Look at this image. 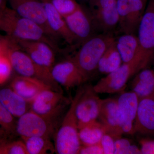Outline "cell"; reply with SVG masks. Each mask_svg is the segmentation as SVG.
Masks as SVG:
<instances>
[{"mask_svg":"<svg viewBox=\"0 0 154 154\" xmlns=\"http://www.w3.org/2000/svg\"><path fill=\"white\" fill-rule=\"evenodd\" d=\"M0 30L15 40L42 41L54 50L57 47L55 42L40 26L21 17L11 8L0 10Z\"/></svg>","mask_w":154,"mask_h":154,"instance_id":"1","label":"cell"},{"mask_svg":"<svg viewBox=\"0 0 154 154\" xmlns=\"http://www.w3.org/2000/svg\"><path fill=\"white\" fill-rule=\"evenodd\" d=\"M84 90V87H81L77 90L57 132L54 143L56 153L79 154L82 145L79 137L75 110L77 103Z\"/></svg>","mask_w":154,"mask_h":154,"instance_id":"2","label":"cell"},{"mask_svg":"<svg viewBox=\"0 0 154 154\" xmlns=\"http://www.w3.org/2000/svg\"><path fill=\"white\" fill-rule=\"evenodd\" d=\"M111 33L94 35L83 42L74 58L86 81L97 69L99 60L115 41Z\"/></svg>","mask_w":154,"mask_h":154,"instance_id":"3","label":"cell"},{"mask_svg":"<svg viewBox=\"0 0 154 154\" xmlns=\"http://www.w3.org/2000/svg\"><path fill=\"white\" fill-rule=\"evenodd\" d=\"M149 64L142 59L123 63L118 69L99 80L93 86L98 94H112L124 91L128 80Z\"/></svg>","mask_w":154,"mask_h":154,"instance_id":"4","label":"cell"},{"mask_svg":"<svg viewBox=\"0 0 154 154\" xmlns=\"http://www.w3.org/2000/svg\"><path fill=\"white\" fill-rule=\"evenodd\" d=\"M8 56L13 70L19 75L37 79L50 86L53 90L60 91L51 73L37 65L26 53L19 48L10 51Z\"/></svg>","mask_w":154,"mask_h":154,"instance_id":"5","label":"cell"},{"mask_svg":"<svg viewBox=\"0 0 154 154\" xmlns=\"http://www.w3.org/2000/svg\"><path fill=\"white\" fill-rule=\"evenodd\" d=\"M71 102L64 96L61 91L46 89L40 92L30 102V110L54 122Z\"/></svg>","mask_w":154,"mask_h":154,"instance_id":"6","label":"cell"},{"mask_svg":"<svg viewBox=\"0 0 154 154\" xmlns=\"http://www.w3.org/2000/svg\"><path fill=\"white\" fill-rule=\"evenodd\" d=\"M88 2L95 30L110 33L118 25L117 0H89Z\"/></svg>","mask_w":154,"mask_h":154,"instance_id":"7","label":"cell"},{"mask_svg":"<svg viewBox=\"0 0 154 154\" xmlns=\"http://www.w3.org/2000/svg\"><path fill=\"white\" fill-rule=\"evenodd\" d=\"M146 4L143 0H117L118 25L123 34L136 35Z\"/></svg>","mask_w":154,"mask_h":154,"instance_id":"8","label":"cell"},{"mask_svg":"<svg viewBox=\"0 0 154 154\" xmlns=\"http://www.w3.org/2000/svg\"><path fill=\"white\" fill-rule=\"evenodd\" d=\"M11 8L17 14L40 26L51 39L58 38L48 22L44 3L39 0H9Z\"/></svg>","mask_w":154,"mask_h":154,"instance_id":"9","label":"cell"},{"mask_svg":"<svg viewBox=\"0 0 154 154\" xmlns=\"http://www.w3.org/2000/svg\"><path fill=\"white\" fill-rule=\"evenodd\" d=\"M53 122L31 110L18 118L16 132L22 137H50L54 132Z\"/></svg>","mask_w":154,"mask_h":154,"instance_id":"10","label":"cell"},{"mask_svg":"<svg viewBox=\"0 0 154 154\" xmlns=\"http://www.w3.org/2000/svg\"><path fill=\"white\" fill-rule=\"evenodd\" d=\"M98 94L93 86L84 87L76 107L79 129L97 121L99 118L102 99Z\"/></svg>","mask_w":154,"mask_h":154,"instance_id":"11","label":"cell"},{"mask_svg":"<svg viewBox=\"0 0 154 154\" xmlns=\"http://www.w3.org/2000/svg\"><path fill=\"white\" fill-rule=\"evenodd\" d=\"M137 30L144 57L151 62L154 57V0H148Z\"/></svg>","mask_w":154,"mask_h":154,"instance_id":"12","label":"cell"},{"mask_svg":"<svg viewBox=\"0 0 154 154\" xmlns=\"http://www.w3.org/2000/svg\"><path fill=\"white\" fill-rule=\"evenodd\" d=\"M20 49L28 54L37 65L51 73L55 61L54 49L49 44L40 41L16 40Z\"/></svg>","mask_w":154,"mask_h":154,"instance_id":"13","label":"cell"},{"mask_svg":"<svg viewBox=\"0 0 154 154\" xmlns=\"http://www.w3.org/2000/svg\"><path fill=\"white\" fill-rule=\"evenodd\" d=\"M51 75L58 85L67 88L79 86L86 81L73 59L54 65Z\"/></svg>","mask_w":154,"mask_h":154,"instance_id":"14","label":"cell"},{"mask_svg":"<svg viewBox=\"0 0 154 154\" xmlns=\"http://www.w3.org/2000/svg\"><path fill=\"white\" fill-rule=\"evenodd\" d=\"M106 131L114 139L121 137L123 134L120 124L117 99H102L99 118Z\"/></svg>","mask_w":154,"mask_h":154,"instance_id":"15","label":"cell"},{"mask_svg":"<svg viewBox=\"0 0 154 154\" xmlns=\"http://www.w3.org/2000/svg\"><path fill=\"white\" fill-rule=\"evenodd\" d=\"M120 124L123 133L133 134L134 124L139 99L133 91L122 93L117 99Z\"/></svg>","mask_w":154,"mask_h":154,"instance_id":"16","label":"cell"},{"mask_svg":"<svg viewBox=\"0 0 154 154\" xmlns=\"http://www.w3.org/2000/svg\"><path fill=\"white\" fill-rule=\"evenodd\" d=\"M64 18L69 29L77 39L83 42L94 35L95 29L90 14L81 6L72 14Z\"/></svg>","mask_w":154,"mask_h":154,"instance_id":"17","label":"cell"},{"mask_svg":"<svg viewBox=\"0 0 154 154\" xmlns=\"http://www.w3.org/2000/svg\"><path fill=\"white\" fill-rule=\"evenodd\" d=\"M133 133L154 134V96L139 100Z\"/></svg>","mask_w":154,"mask_h":154,"instance_id":"18","label":"cell"},{"mask_svg":"<svg viewBox=\"0 0 154 154\" xmlns=\"http://www.w3.org/2000/svg\"><path fill=\"white\" fill-rule=\"evenodd\" d=\"M11 88L30 103L42 91L46 89H52L50 86L40 80L19 75L11 82Z\"/></svg>","mask_w":154,"mask_h":154,"instance_id":"19","label":"cell"},{"mask_svg":"<svg viewBox=\"0 0 154 154\" xmlns=\"http://www.w3.org/2000/svg\"><path fill=\"white\" fill-rule=\"evenodd\" d=\"M44 3L50 28L57 37H61L69 44L76 40L70 30L64 18L53 6L50 0H42Z\"/></svg>","mask_w":154,"mask_h":154,"instance_id":"20","label":"cell"},{"mask_svg":"<svg viewBox=\"0 0 154 154\" xmlns=\"http://www.w3.org/2000/svg\"><path fill=\"white\" fill-rule=\"evenodd\" d=\"M116 45L123 63L138 59L150 62L144 57L137 36L135 34H123L116 40Z\"/></svg>","mask_w":154,"mask_h":154,"instance_id":"21","label":"cell"},{"mask_svg":"<svg viewBox=\"0 0 154 154\" xmlns=\"http://www.w3.org/2000/svg\"><path fill=\"white\" fill-rule=\"evenodd\" d=\"M0 102L13 116L18 118L29 111L30 103L11 88L0 89Z\"/></svg>","mask_w":154,"mask_h":154,"instance_id":"22","label":"cell"},{"mask_svg":"<svg viewBox=\"0 0 154 154\" xmlns=\"http://www.w3.org/2000/svg\"><path fill=\"white\" fill-rule=\"evenodd\" d=\"M131 88L140 100L154 96V69H144L136 74Z\"/></svg>","mask_w":154,"mask_h":154,"instance_id":"23","label":"cell"},{"mask_svg":"<svg viewBox=\"0 0 154 154\" xmlns=\"http://www.w3.org/2000/svg\"><path fill=\"white\" fill-rule=\"evenodd\" d=\"M122 63L121 56L116 48L115 40L99 60L97 69L101 73L107 75L114 71Z\"/></svg>","mask_w":154,"mask_h":154,"instance_id":"24","label":"cell"},{"mask_svg":"<svg viewBox=\"0 0 154 154\" xmlns=\"http://www.w3.org/2000/svg\"><path fill=\"white\" fill-rule=\"evenodd\" d=\"M106 131L99 122H94L79 129V137L81 145L88 146L100 142Z\"/></svg>","mask_w":154,"mask_h":154,"instance_id":"25","label":"cell"},{"mask_svg":"<svg viewBox=\"0 0 154 154\" xmlns=\"http://www.w3.org/2000/svg\"><path fill=\"white\" fill-rule=\"evenodd\" d=\"M28 154H48L55 153L54 146L49 137L42 136L22 137Z\"/></svg>","mask_w":154,"mask_h":154,"instance_id":"26","label":"cell"},{"mask_svg":"<svg viewBox=\"0 0 154 154\" xmlns=\"http://www.w3.org/2000/svg\"><path fill=\"white\" fill-rule=\"evenodd\" d=\"M15 118L0 102V131L7 137L17 133Z\"/></svg>","mask_w":154,"mask_h":154,"instance_id":"27","label":"cell"},{"mask_svg":"<svg viewBox=\"0 0 154 154\" xmlns=\"http://www.w3.org/2000/svg\"><path fill=\"white\" fill-rule=\"evenodd\" d=\"M56 11L63 17L72 14L80 8L75 0H50Z\"/></svg>","mask_w":154,"mask_h":154,"instance_id":"28","label":"cell"},{"mask_svg":"<svg viewBox=\"0 0 154 154\" xmlns=\"http://www.w3.org/2000/svg\"><path fill=\"white\" fill-rule=\"evenodd\" d=\"M0 154H28L23 140H16L0 143Z\"/></svg>","mask_w":154,"mask_h":154,"instance_id":"29","label":"cell"},{"mask_svg":"<svg viewBox=\"0 0 154 154\" xmlns=\"http://www.w3.org/2000/svg\"><path fill=\"white\" fill-rule=\"evenodd\" d=\"M114 154H142V152L136 146L131 145L128 140L119 137L115 140Z\"/></svg>","mask_w":154,"mask_h":154,"instance_id":"30","label":"cell"},{"mask_svg":"<svg viewBox=\"0 0 154 154\" xmlns=\"http://www.w3.org/2000/svg\"><path fill=\"white\" fill-rule=\"evenodd\" d=\"M13 70L8 57L0 55V85L5 84L9 79Z\"/></svg>","mask_w":154,"mask_h":154,"instance_id":"31","label":"cell"},{"mask_svg":"<svg viewBox=\"0 0 154 154\" xmlns=\"http://www.w3.org/2000/svg\"><path fill=\"white\" fill-rule=\"evenodd\" d=\"M19 48L17 41L8 35L0 34V55L8 56L11 50Z\"/></svg>","mask_w":154,"mask_h":154,"instance_id":"32","label":"cell"},{"mask_svg":"<svg viewBox=\"0 0 154 154\" xmlns=\"http://www.w3.org/2000/svg\"><path fill=\"white\" fill-rule=\"evenodd\" d=\"M104 154H113L115 152V139L110 135L105 134L100 141Z\"/></svg>","mask_w":154,"mask_h":154,"instance_id":"33","label":"cell"},{"mask_svg":"<svg viewBox=\"0 0 154 154\" xmlns=\"http://www.w3.org/2000/svg\"><path fill=\"white\" fill-rule=\"evenodd\" d=\"M79 154H104L100 143L88 146H82Z\"/></svg>","mask_w":154,"mask_h":154,"instance_id":"34","label":"cell"},{"mask_svg":"<svg viewBox=\"0 0 154 154\" xmlns=\"http://www.w3.org/2000/svg\"><path fill=\"white\" fill-rule=\"evenodd\" d=\"M140 143L142 154H154V140H142Z\"/></svg>","mask_w":154,"mask_h":154,"instance_id":"35","label":"cell"},{"mask_svg":"<svg viewBox=\"0 0 154 154\" xmlns=\"http://www.w3.org/2000/svg\"><path fill=\"white\" fill-rule=\"evenodd\" d=\"M7 138V137L0 131V143L7 141L8 140H7V139H6Z\"/></svg>","mask_w":154,"mask_h":154,"instance_id":"36","label":"cell"},{"mask_svg":"<svg viewBox=\"0 0 154 154\" xmlns=\"http://www.w3.org/2000/svg\"><path fill=\"white\" fill-rule=\"evenodd\" d=\"M6 0H0V10L5 8Z\"/></svg>","mask_w":154,"mask_h":154,"instance_id":"37","label":"cell"},{"mask_svg":"<svg viewBox=\"0 0 154 154\" xmlns=\"http://www.w3.org/2000/svg\"><path fill=\"white\" fill-rule=\"evenodd\" d=\"M145 3H146V4L147 3V2L148 0H143Z\"/></svg>","mask_w":154,"mask_h":154,"instance_id":"38","label":"cell"},{"mask_svg":"<svg viewBox=\"0 0 154 154\" xmlns=\"http://www.w3.org/2000/svg\"><path fill=\"white\" fill-rule=\"evenodd\" d=\"M81 1H89V0H81Z\"/></svg>","mask_w":154,"mask_h":154,"instance_id":"39","label":"cell"}]
</instances>
